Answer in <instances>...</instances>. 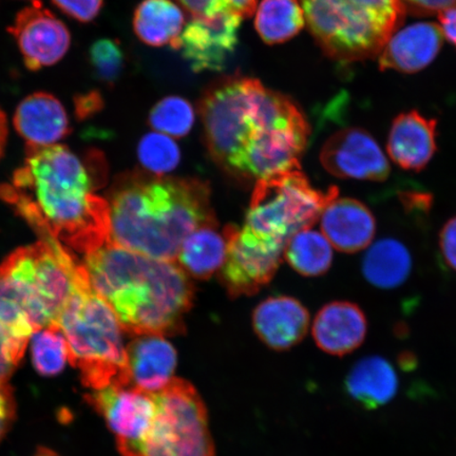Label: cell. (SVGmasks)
<instances>
[{
  "mask_svg": "<svg viewBox=\"0 0 456 456\" xmlns=\"http://www.w3.org/2000/svg\"><path fill=\"white\" fill-rule=\"evenodd\" d=\"M199 111L210 155L228 173L259 181L299 169L311 131L287 96L255 78L232 77L205 91Z\"/></svg>",
  "mask_w": 456,
  "mask_h": 456,
  "instance_id": "obj_1",
  "label": "cell"
},
{
  "mask_svg": "<svg viewBox=\"0 0 456 456\" xmlns=\"http://www.w3.org/2000/svg\"><path fill=\"white\" fill-rule=\"evenodd\" d=\"M104 179L66 146H27L24 167L0 186V197L44 240L87 256L110 241V203L94 193Z\"/></svg>",
  "mask_w": 456,
  "mask_h": 456,
  "instance_id": "obj_2",
  "label": "cell"
},
{
  "mask_svg": "<svg viewBox=\"0 0 456 456\" xmlns=\"http://www.w3.org/2000/svg\"><path fill=\"white\" fill-rule=\"evenodd\" d=\"M85 261L91 287L112 307L125 332L164 338L184 332L193 288L175 262L152 259L112 242Z\"/></svg>",
  "mask_w": 456,
  "mask_h": 456,
  "instance_id": "obj_3",
  "label": "cell"
},
{
  "mask_svg": "<svg viewBox=\"0 0 456 456\" xmlns=\"http://www.w3.org/2000/svg\"><path fill=\"white\" fill-rule=\"evenodd\" d=\"M108 203L110 242L152 259L175 262L190 233L215 225L208 188L198 180L127 175Z\"/></svg>",
  "mask_w": 456,
  "mask_h": 456,
  "instance_id": "obj_4",
  "label": "cell"
},
{
  "mask_svg": "<svg viewBox=\"0 0 456 456\" xmlns=\"http://www.w3.org/2000/svg\"><path fill=\"white\" fill-rule=\"evenodd\" d=\"M91 285L86 266L57 241L11 254L0 265V329L28 345L37 330L57 323L68 300Z\"/></svg>",
  "mask_w": 456,
  "mask_h": 456,
  "instance_id": "obj_5",
  "label": "cell"
},
{
  "mask_svg": "<svg viewBox=\"0 0 456 456\" xmlns=\"http://www.w3.org/2000/svg\"><path fill=\"white\" fill-rule=\"evenodd\" d=\"M69 347V361L94 391L131 386L125 332L112 307L93 287L77 290L57 319Z\"/></svg>",
  "mask_w": 456,
  "mask_h": 456,
  "instance_id": "obj_6",
  "label": "cell"
},
{
  "mask_svg": "<svg viewBox=\"0 0 456 456\" xmlns=\"http://www.w3.org/2000/svg\"><path fill=\"white\" fill-rule=\"evenodd\" d=\"M305 20L323 53L338 61L380 53L403 20L398 0H300Z\"/></svg>",
  "mask_w": 456,
  "mask_h": 456,
  "instance_id": "obj_7",
  "label": "cell"
},
{
  "mask_svg": "<svg viewBox=\"0 0 456 456\" xmlns=\"http://www.w3.org/2000/svg\"><path fill=\"white\" fill-rule=\"evenodd\" d=\"M338 197V188L318 191L299 169L267 176L256 182L243 227L285 248L296 233L315 224Z\"/></svg>",
  "mask_w": 456,
  "mask_h": 456,
  "instance_id": "obj_8",
  "label": "cell"
},
{
  "mask_svg": "<svg viewBox=\"0 0 456 456\" xmlns=\"http://www.w3.org/2000/svg\"><path fill=\"white\" fill-rule=\"evenodd\" d=\"M157 411L150 430L122 456H216L208 413L190 381L175 378L155 392Z\"/></svg>",
  "mask_w": 456,
  "mask_h": 456,
  "instance_id": "obj_9",
  "label": "cell"
},
{
  "mask_svg": "<svg viewBox=\"0 0 456 456\" xmlns=\"http://www.w3.org/2000/svg\"><path fill=\"white\" fill-rule=\"evenodd\" d=\"M226 256L221 281L232 297L254 295L272 281L281 265L285 248L262 240L247 228L227 226Z\"/></svg>",
  "mask_w": 456,
  "mask_h": 456,
  "instance_id": "obj_10",
  "label": "cell"
},
{
  "mask_svg": "<svg viewBox=\"0 0 456 456\" xmlns=\"http://www.w3.org/2000/svg\"><path fill=\"white\" fill-rule=\"evenodd\" d=\"M28 70L38 71L60 62L70 49L71 33L65 22L39 0L17 13L8 28Z\"/></svg>",
  "mask_w": 456,
  "mask_h": 456,
  "instance_id": "obj_11",
  "label": "cell"
},
{
  "mask_svg": "<svg viewBox=\"0 0 456 456\" xmlns=\"http://www.w3.org/2000/svg\"><path fill=\"white\" fill-rule=\"evenodd\" d=\"M86 399L116 435L119 452L142 442L157 411L155 393L134 386H110Z\"/></svg>",
  "mask_w": 456,
  "mask_h": 456,
  "instance_id": "obj_12",
  "label": "cell"
},
{
  "mask_svg": "<svg viewBox=\"0 0 456 456\" xmlns=\"http://www.w3.org/2000/svg\"><path fill=\"white\" fill-rule=\"evenodd\" d=\"M241 22L238 15L192 19L171 47L179 51L195 72L224 70L235 53Z\"/></svg>",
  "mask_w": 456,
  "mask_h": 456,
  "instance_id": "obj_13",
  "label": "cell"
},
{
  "mask_svg": "<svg viewBox=\"0 0 456 456\" xmlns=\"http://www.w3.org/2000/svg\"><path fill=\"white\" fill-rule=\"evenodd\" d=\"M322 167L341 179L383 182L390 175V164L379 142L366 130H339L324 142Z\"/></svg>",
  "mask_w": 456,
  "mask_h": 456,
  "instance_id": "obj_14",
  "label": "cell"
},
{
  "mask_svg": "<svg viewBox=\"0 0 456 456\" xmlns=\"http://www.w3.org/2000/svg\"><path fill=\"white\" fill-rule=\"evenodd\" d=\"M322 233L341 253L367 249L376 233V220L366 204L352 198H335L323 209Z\"/></svg>",
  "mask_w": 456,
  "mask_h": 456,
  "instance_id": "obj_15",
  "label": "cell"
},
{
  "mask_svg": "<svg viewBox=\"0 0 456 456\" xmlns=\"http://www.w3.org/2000/svg\"><path fill=\"white\" fill-rule=\"evenodd\" d=\"M368 332L366 314L349 301L324 305L313 324V338L319 349L333 356H345L362 345Z\"/></svg>",
  "mask_w": 456,
  "mask_h": 456,
  "instance_id": "obj_16",
  "label": "cell"
},
{
  "mask_svg": "<svg viewBox=\"0 0 456 456\" xmlns=\"http://www.w3.org/2000/svg\"><path fill=\"white\" fill-rule=\"evenodd\" d=\"M253 326L265 345L273 350L287 351L305 338L310 314L298 300L279 296L256 307Z\"/></svg>",
  "mask_w": 456,
  "mask_h": 456,
  "instance_id": "obj_17",
  "label": "cell"
},
{
  "mask_svg": "<svg viewBox=\"0 0 456 456\" xmlns=\"http://www.w3.org/2000/svg\"><path fill=\"white\" fill-rule=\"evenodd\" d=\"M13 124L27 146H51L70 134L64 105L53 94L39 91L26 96L17 106Z\"/></svg>",
  "mask_w": 456,
  "mask_h": 456,
  "instance_id": "obj_18",
  "label": "cell"
},
{
  "mask_svg": "<svg viewBox=\"0 0 456 456\" xmlns=\"http://www.w3.org/2000/svg\"><path fill=\"white\" fill-rule=\"evenodd\" d=\"M441 28L431 22H416L392 34L379 53L383 70L415 73L436 59L443 45Z\"/></svg>",
  "mask_w": 456,
  "mask_h": 456,
  "instance_id": "obj_19",
  "label": "cell"
},
{
  "mask_svg": "<svg viewBox=\"0 0 456 456\" xmlns=\"http://www.w3.org/2000/svg\"><path fill=\"white\" fill-rule=\"evenodd\" d=\"M436 125L415 110L399 114L387 138V155L404 170H423L436 152Z\"/></svg>",
  "mask_w": 456,
  "mask_h": 456,
  "instance_id": "obj_20",
  "label": "cell"
},
{
  "mask_svg": "<svg viewBox=\"0 0 456 456\" xmlns=\"http://www.w3.org/2000/svg\"><path fill=\"white\" fill-rule=\"evenodd\" d=\"M127 357L130 384L141 390L161 391L175 379L178 353L164 336H134Z\"/></svg>",
  "mask_w": 456,
  "mask_h": 456,
  "instance_id": "obj_21",
  "label": "cell"
},
{
  "mask_svg": "<svg viewBox=\"0 0 456 456\" xmlns=\"http://www.w3.org/2000/svg\"><path fill=\"white\" fill-rule=\"evenodd\" d=\"M346 389L356 403L369 410L389 403L398 390L396 370L384 357L361 359L347 374Z\"/></svg>",
  "mask_w": 456,
  "mask_h": 456,
  "instance_id": "obj_22",
  "label": "cell"
},
{
  "mask_svg": "<svg viewBox=\"0 0 456 456\" xmlns=\"http://www.w3.org/2000/svg\"><path fill=\"white\" fill-rule=\"evenodd\" d=\"M412 271L407 247L393 238H384L368 248L362 260L364 279L373 287L390 289L406 282Z\"/></svg>",
  "mask_w": 456,
  "mask_h": 456,
  "instance_id": "obj_23",
  "label": "cell"
},
{
  "mask_svg": "<svg viewBox=\"0 0 456 456\" xmlns=\"http://www.w3.org/2000/svg\"><path fill=\"white\" fill-rule=\"evenodd\" d=\"M185 17L171 0H142L134 15V30L141 42L161 47L173 44L183 30Z\"/></svg>",
  "mask_w": 456,
  "mask_h": 456,
  "instance_id": "obj_24",
  "label": "cell"
},
{
  "mask_svg": "<svg viewBox=\"0 0 456 456\" xmlns=\"http://www.w3.org/2000/svg\"><path fill=\"white\" fill-rule=\"evenodd\" d=\"M226 240L215 225L199 227L188 235L178 255L179 265L197 279H208L224 265Z\"/></svg>",
  "mask_w": 456,
  "mask_h": 456,
  "instance_id": "obj_25",
  "label": "cell"
},
{
  "mask_svg": "<svg viewBox=\"0 0 456 456\" xmlns=\"http://www.w3.org/2000/svg\"><path fill=\"white\" fill-rule=\"evenodd\" d=\"M304 10L298 0H262L255 26L262 41L269 45L289 41L305 27Z\"/></svg>",
  "mask_w": 456,
  "mask_h": 456,
  "instance_id": "obj_26",
  "label": "cell"
},
{
  "mask_svg": "<svg viewBox=\"0 0 456 456\" xmlns=\"http://www.w3.org/2000/svg\"><path fill=\"white\" fill-rule=\"evenodd\" d=\"M284 256L301 275L316 277L323 275L332 265L333 247L322 232L307 228L289 239Z\"/></svg>",
  "mask_w": 456,
  "mask_h": 456,
  "instance_id": "obj_27",
  "label": "cell"
},
{
  "mask_svg": "<svg viewBox=\"0 0 456 456\" xmlns=\"http://www.w3.org/2000/svg\"><path fill=\"white\" fill-rule=\"evenodd\" d=\"M31 339L32 362L37 372L47 378L62 372L69 359V347L59 324L37 330Z\"/></svg>",
  "mask_w": 456,
  "mask_h": 456,
  "instance_id": "obj_28",
  "label": "cell"
},
{
  "mask_svg": "<svg viewBox=\"0 0 456 456\" xmlns=\"http://www.w3.org/2000/svg\"><path fill=\"white\" fill-rule=\"evenodd\" d=\"M148 121L158 133L182 138L190 134L195 123V110L185 99L167 96L153 106Z\"/></svg>",
  "mask_w": 456,
  "mask_h": 456,
  "instance_id": "obj_29",
  "label": "cell"
},
{
  "mask_svg": "<svg viewBox=\"0 0 456 456\" xmlns=\"http://www.w3.org/2000/svg\"><path fill=\"white\" fill-rule=\"evenodd\" d=\"M138 157L142 167L150 174L164 175L178 167L181 152L171 136L156 131L142 136L139 142Z\"/></svg>",
  "mask_w": 456,
  "mask_h": 456,
  "instance_id": "obj_30",
  "label": "cell"
},
{
  "mask_svg": "<svg viewBox=\"0 0 456 456\" xmlns=\"http://www.w3.org/2000/svg\"><path fill=\"white\" fill-rule=\"evenodd\" d=\"M88 61L94 76L108 86L117 83L124 70L125 54L121 45L111 38H102L91 45Z\"/></svg>",
  "mask_w": 456,
  "mask_h": 456,
  "instance_id": "obj_31",
  "label": "cell"
},
{
  "mask_svg": "<svg viewBox=\"0 0 456 456\" xmlns=\"http://www.w3.org/2000/svg\"><path fill=\"white\" fill-rule=\"evenodd\" d=\"M192 19H214L222 15L252 16L256 0H176Z\"/></svg>",
  "mask_w": 456,
  "mask_h": 456,
  "instance_id": "obj_32",
  "label": "cell"
},
{
  "mask_svg": "<svg viewBox=\"0 0 456 456\" xmlns=\"http://www.w3.org/2000/svg\"><path fill=\"white\" fill-rule=\"evenodd\" d=\"M57 9L71 20L88 24L104 7L105 0H51Z\"/></svg>",
  "mask_w": 456,
  "mask_h": 456,
  "instance_id": "obj_33",
  "label": "cell"
},
{
  "mask_svg": "<svg viewBox=\"0 0 456 456\" xmlns=\"http://www.w3.org/2000/svg\"><path fill=\"white\" fill-rule=\"evenodd\" d=\"M27 345L17 341L0 329V380L8 381L25 354Z\"/></svg>",
  "mask_w": 456,
  "mask_h": 456,
  "instance_id": "obj_34",
  "label": "cell"
},
{
  "mask_svg": "<svg viewBox=\"0 0 456 456\" xmlns=\"http://www.w3.org/2000/svg\"><path fill=\"white\" fill-rule=\"evenodd\" d=\"M404 13L414 15L441 14L456 7V0H398Z\"/></svg>",
  "mask_w": 456,
  "mask_h": 456,
  "instance_id": "obj_35",
  "label": "cell"
},
{
  "mask_svg": "<svg viewBox=\"0 0 456 456\" xmlns=\"http://www.w3.org/2000/svg\"><path fill=\"white\" fill-rule=\"evenodd\" d=\"M440 250L450 269L456 272V216L448 220L440 233Z\"/></svg>",
  "mask_w": 456,
  "mask_h": 456,
  "instance_id": "obj_36",
  "label": "cell"
},
{
  "mask_svg": "<svg viewBox=\"0 0 456 456\" xmlns=\"http://www.w3.org/2000/svg\"><path fill=\"white\" fill-rule=\"evenodd\" d=\"M74 110L78 118L94 116L104 107V99L98 90H90L87 93L74 96Z\"/></svg>",
  "mask_w": 456,
  "mask_h": 456,
  "instance_id": "obj_37",
  "label": "cell"
},
{
  "mask_svg": "<svg viewBox=\"0 0 456 456\" xmlns=\"http://www.w3.org/2000/svg\"><path fill=\"white\" fill-rule=\"evenodd\" d=\"M402 202L409 210H415V212H429L432 199L429 193L419 191H406L402 193Z\"/></svg>",
  "mask_w": 456,
  "mask_h": 456,
  "instance_id": "obj_38",
  "label": "cell"
},
{
  "mask_svg": "<svg viewBox=\"0 0 456 456\" xmlns=\"http://www.w3.org/2000/svg\"><path fill=\"white\" fill-rule=\"evenodd\" d=\"M440 25L443 36L456 47V7L440 14Z\"/></svg>",
  "mask_w": 456,
  "mask_h": 456,
  "instance_id": "obj_39",
  "label": "cell"
},
{
  "mask_svg": "<svg viewBox=\"0 0 456 456\" xmlns=\"http://www.w3.org/2000/svg\"><path fill=\"white\" fill-rule=\"evenodd\" d=\"M0 414L15 416V401L12 389L7 381L0 380Z\"/></svg>",
  "mask_w": 456,
  "mask_h": 456,
  "instance_id": "obj_40",
  "label": "cell"
},
{
  "mask_svg": "<svg viewBox=\"0 0 456 456\" xmlns=\"http://www.w3.org/2000/svg\"><path fill=\"white\" fill-rule=\"evenodd\" d=\"M8 136V124L7 117L4 112L0 110V157H2L5 142H7Z\"/></svg>",
  "mask_w": 456,
  "mask_h": 456,
  "instance_id": "obj_41",
  "label": "cell"
},
{
  "mask_svg": "<svg viewBox=\"0 0 456 456\" xmlns=\"http://www.w3.org/2000/svg\"><path fill=\"white\" fill-rule=\"evenodd\" d=\"M34 456H57L53 450L47 448H39Z\"/></svg>",
  "mask_w": 456,
  "mask_h": 456,
  "instance_id": "obj_42",
  "label": "cell"
}]
</instances>
